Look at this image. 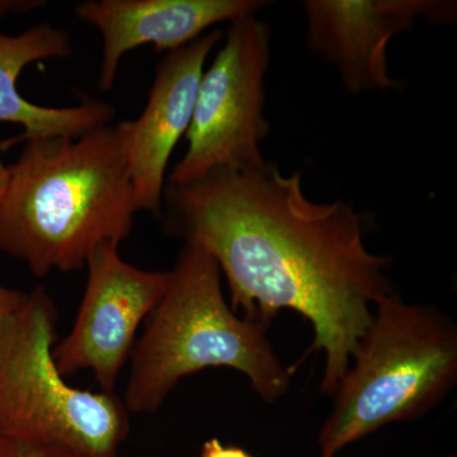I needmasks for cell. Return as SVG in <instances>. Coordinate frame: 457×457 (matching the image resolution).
Wrapping results in <instances>:
<instances>
[{"label":"cell","instance_id":"obj_15","mask_svg":"<svg viewBox=\"0 0 457 457\" xmlns=\"http://www.w3.org/2000/svg\"><path fill=\"white\" fill-rule=\"evenodd\" d=\"M18 450L13 441L0 436V457H18Z\"/></svg>","mask_w":457,"mask_h":457},{"label":"cell","instance_id":"obj_9","mask_svg":"<svg viewBox=\"0 0 457 457\" xmlns=\"http://www.w3.org/2000/svg\"><path fill=\"white\" fill-rule=\"evenodd\" d=\"M221 38V29H212L168 53L156 66L143 113L120 123L137 212L161 215L163 210L168 162L187 134L204 62Z\"/></svg>","mask_w":457,"mask_h":457},{"label":"cell","instance_id":"obj_14","mask_svg":"<svg viewBox=\"0 0 457 457\" xmlns=\"http://www.w3.org/2000/svg\"><path fill=\"white\" fill-rule=\"evenodd\" d=\"M18 457H84L57 447H18Z\"/></svg>","mask_w":457,"mask_h":457},{"label":"cell","instance_id":"obj_8","mask_svg":"<svg viewBox=\"0 0 457 457\" xmlns=\"http://www.w3.org/2000/svg\"><path fill=\"white\" fill-rule=\"evenodd\" d=\"M311 49L338 71L352 95L399 88L389 73L387 46L420 18L451 23L456 3L441 0H308Z\"/></svg>","mask_w":457,"mask_h":457},{"label":"cell","instance_id":"obj_6","mask_svg":"<svg viewBox=\"0 0 457 457\" xmlns=\"http://www.w3.org/2000/svg\"><path fill=\"white\" fill-rule=\"evenodd\" d=\"M270 35L257 14L228 23L225 44L204 71L187 134L188 149L167 185L180 186L216 170H252L266 164L262 141L264 77L270 68Z\"/></svg>","mask_w":457,"mask_h":457},{"label":"cell","instance_id":"obj_3","mask_svg":"<svg viewBox=\"0 0 457 457\" xmlns=\"http://www.w3.org/2000/svg\"><path fill=\"white\" fill-rule=\"evenodd\" d=\"M221 276L212 255L185 243L132 351L122 399L129 413H155L183 378L209 368L245 375L269 404L287 394L293 374L267 338L269 327L228 306Z\"/></svg>","mask_w":457,"mask_h":457},{"label":"cell","instance_id":"obj_5","mask_svg":"<svg viewBox=\"0 0 457 457\" xmlns=\"http://www.w3.org/2000/svg\"><path fill=\"white\" fill-rule=\"evenodd\" d=\"M59 311L42 286L0 323V436L18 447L117 457L130 413L116 394L78 389L54 362Z\"/></svg>","mask_w":457,"mask_h":457},{"label":"cell","instance_id":"obj_2","mask_svg":"<svg viewBox=\"0 0 457 457\" xmlns=\"http://www.w3.org/2000/svg\"><path fill=\"white\" fill-rule=\"evenodd\" d=\"M0 198V252L32 275L77 272L130 236L135 204L121 125L25 141Z\"/></svg>","mask_w":457,"mask_h":457},{"label":"cell","instance_id":"obj_10","mask_svg":"<svg viewBox=\"0 0 457 457\" xmlns=\"http://www.w3.org/2000/svg\"><path fill=\"white\" fill-rule=\"evenodd\" d=\"M267 4L262 0H90L80 3L75 13L101 33L98 87L107 92L129 51L150 44L171 53L210 27L257 14Z\"/></svg>","mask_w":457,"mask_h":457},{"label":"cell","instance_id":"obj_7","mask_svg":"<svg viewBox=\"0 0 457 457\" xmlns=\"http://www.w3.org/2000/svg\"><path fill=\"white\" fill-rule=\"evenodd\" d=\"M86 267L88 278L82 303L71 329L54 345V362L64 378L87 370L99 392L116 394L137 329L163 297L170 270L132 266L113 243L98 246Z\"/></svg>","mask_w":457,"mask_h":457},{"label":"cell","instance_id":"obj_13","mask_svg":"<svg viewBox=\"0 0 457 457\" xmlns=\"http://www.w3.org/2000/svg\"><path fill=\"white\" fill-rule=\"evenodd\" d=\"M27 293L0 285V323L25 302Z\"/></svg>","mask_w":457,"mask_h":457},{"label":"cell","instance_id":"obj_11","mask_svg":"<svg viewBox=\"0 0 457 457\" xmlns=\"http://www.w3.org/2000/svg\"><path fill=\"white\" fill-rule=\"evenodd\" d=\"M35 7V3L0 2V18L8 11ZM71 44L62 29L41 23L20 35L0 32V122L17 123L22 135L4 141L0 149L17 143L59 137H80L111 125L116 110L104 102L86 99L79 106L45 107L27 101L17 89L21 73L32 62L71 55Z\"/></svg>","mask_w":457,"mask_h":457},{"label":"cell","instance_id":"obj_12","mask_svg":"<svg viewBox=\"0 0 457 457\" xmlns=\"http://www.w3.org/2000/svg\"><path fill=\"white\" fill-rule=\"evenodd\" d=\"M200 457H253V455L242 447L233 446V445L225 446L218 437H212L204 442Z\"/></svg>","mask_w":457,"mask_h":457},{"label":"cell","instance_id":"obj_4","mask_svg":"<svg viewBox=\"0 0 457 457\" xmlns=\"http://www.w3.org/2000/svg\"><path fill=\"white\" fill-rule=\"evenodd\" d=\"M457 383V327L427 303L398 293L376 303L350 368L318 435L319 457L345 447L392 423L420 420Z\"/></svg>","mask_w":457,"mask_h":457},{"label":"cell","instance_id":"obj_16","mask_svg":"<svg viewBox=\"0 0 457 457\" xmlns=\"http://www.w3.org/2000/svg\"><path fill=\"white\" fill-rule=\"evenodd\" d=\"M9 179V171L7 165L0 162V198L4 195L5 188H7Z\"/></svg>","mask_w":457,"mask_h":457},{"label":"cell","instance_id":"obj_1","mask_svg":"<svg viewBox=\"0 0 457 457\" xmlns=\"http://www.w3.org/2000/svg\"><path fill=\"white\" fill-rule=\"evenodd\" d=\"M163 204L168 230L218 263L234 312L270 328L288 309L312 324V345L290 372L323 352L320 393L333 396L376 303L395 293L392 258L370 251L362 215L343 201L314 203L302 174L269 163L167 185Z\"/></svg>","mask_w":457,"mask_h":457}]
</instances>
